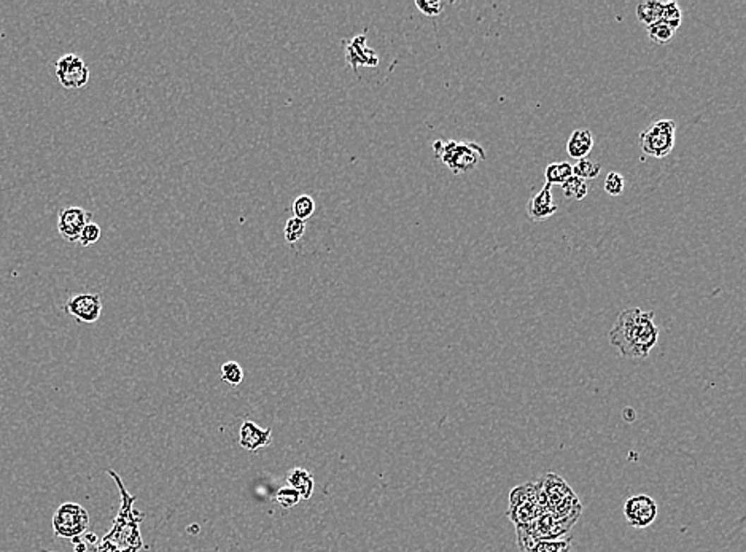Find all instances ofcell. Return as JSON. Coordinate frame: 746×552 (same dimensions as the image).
Returning a JSON list of instances; mask_svg holds the SVG:
<instances>
[{
	"mask_svg": "<svg viewBox=\"0 0 746 552\" xmlns=\"http://www.w3.org/2000/svg\"><path fill=\"white\" fill-rule=\"evenodd\" d=\"M551 185L546 183L537 196H533L527 204V214L533 221H543L551 219L557 212V204L552 200Z\"/></svg>",
	"mask_w": 746,
	"mask_h": 552,
	"instance_id": "4fadbf2b",
	"label": "cell"
},
{
	"mask_svg": "<svg viewBox=\"0 0 746 552\" xmlns=\"http://www.w3.org/2000/svg\"><path fill=\"white\" fill-rule=\"evenodd\" d=\"M659 508L649 495H635L625 501L624 516L633 529H646L657 517Z\"/></svg>",
	"mask_w": 746,
	"mask_h": 552,
	"instance_id": "ba28073f",
	"label": "cell"
},
{
	"mask_svg": "<svg viewBox=\"0 0 746 552\" xmlns=\"http://www.w3.org/2000/svg\"><path fill=\"white\" fill-rule=\"evenodd\" d=\"M541 490H543L546 510L557 519L576 520L580 519L582 506L577 500L573 490L565 482L561 476L554 473H546L539 481Z\"/></svg>",
	"mask_w": 746,
	"mask_h": 552,
	"instance_id": "3957f363",
	"label": "cell"
},
{
	"mask_svg": "<svg viewBox=\"0 0 746 552\" xmlns=\"http://www.w3.org/2000/svg\"><path fill=\"white\" fill-rule=\"evenodd\" d=\"M66 312L83 324H94L102 314V298L99 293H80L66 304Z\"/></svg>",
	"mask_w": 746,
	"mask_h": 552,
	"instance_id": "9c48e42d",
	"label": "cell"
},
{
	"mask_svg": "<svg viewBox=\"0 0 746 552\" xmlns=\"http://www.w3.org/2000/svg\"><path fill=\"white\" fill-rule=\"evenodd\" d=\"M366 35H355L346 47V61L347 66L353 70H358V67H376L379 64V56L374 49L368 47L366 43Z\"/></svg>",
	"mask_w": 746,
	"mask_h": 552,
	"instance_id": "8fae6325",
	"label": "cell"
},
{
	"mask_svg": "<svg viewBox=\"0 0 746 552\" xmlns=\"http://www.w3.org/2000/svg\"><path fill=\"white\" fill-rule=\"evenodd\" d=\"M661 21L664 24H667V26L671 30H675V32H676L678 27L681 26V21H683V11L680 8V5H678L676 2L664 4Z\"/></svg>",
	"mask_w": 746,
	"mask_h": 552,
	"instance_id": "cb8c5ba5",
	"label": "cell"
},
{
	"mask_svg": "<svg viewBox=\"0 0 746 552\" xmlns=\"http://www.w3.org/2000/svg\"><path fill=\"white\" fill-rule=\"evenodd\" d=\"M99 239H101V226H99L97 223L90 221L88 225L82 229V233H80L78 242L83 247H90L94 245Z\"/></svg>",
	"mask_w": 746,
	"mask_h": 552,
	"instance_id": "f1b7e54d",
	"label": "cell"
},
{
	"mask_svg": "<svg viewBox=\"0 0 746 552\" xmlns=\"http://www.w3.org/2000/svg\"><path fill=\"white\" fill-rule=\"evenodd\" d=\"M72 543H73V551H75V552H88L90 546L83 539V535L72 538Z\"/></svg>",
	"mask_w": 746,
	"mask_h": 552,
	"instance_id": "4dcf8cb0",
	"label": "cell"
},
{
	"mask_svg": "<svg viewBox=\"0 0 746 552\" xmlns=\"http://www.w3.org/2000/svg\"><path fill=\"white\" fill-rule=\"evenodd\" d=\"M109 473L116 481L118 487H120L121 490L123 506H121V513L118 514V517L115 519L114 529H111L109 535L104 538V541L115 546V548L120 552H139L142 549V546H144V543H142V538L139 535V522L144 516L134 519V516H137L139 514L133 508L134 497L126 492V489H124L120 476H116L115 471H109Z\"/></svg>",
	"mask_w": 746,
	"mask_h": 552,
	"instance_id": "7a4b0ae2",
	"label": "cell"
},
{
	"mask_svg": "<svg viewBox=\"0 0 746 552\" xmlns=\"http://www.w3.org/2000/svg\"><path fill=\"white\" fill-rule=\"evenodd\" d=\"M561 187H562L565 197H568V200H573V201H582L584 197L587 196V191H589L587 182H584V180L577 178L575 176H571L567 182L561 185Z\"/></svg>",
	"mask_w": 746,
	"mask_h": 552,
	"instance_id": "ffe728a7",
	"label": "cell"
},
{
	"mask_svg": "<svg viewBox=\"0 0 746 552\" xmlns=\"http://www.w3.org/2000/svg\"><path fill=\"white\" fill-rule=\"evenodd\" d=\"M88 511L82 505L72 503V501L62 503L53 516V532L59 538L72 539L75 536H82L88 530Z\"/></svg>",
	"mask_w": 746,
	"mask_h": 552,
	"instance_id": "8992f818",
	"label": "cell"
},
{
	"mask_svg": "<svg viewBox=\"0 0 746 552\" xmlns=\"http://www.w3.org/2000/svg\"><path fill=\"white\" fill-rule=\"evenodd\" d=\"M594 147V135L589 129H575L567 142V152L571 158L584 159Z\"/></svg>",
	"mask_w": 746,
	"mask_h": 552,
	"instance_id": "5bb4252c",
	"label": "cell"
},
{
	"mask_svg": "<svg viewBox=\"0 0 746 552\" xmlns=\"http://www.w3.org/2000/svg\"><path fill=\"white\" fill-rule=\"evenodd\" d=\"M220 374H221L223 382L228 384V386H231V387L240 386L242 381H244V377H245L244 368H242V366L238 362L223 363L221 368H220Z\"/></svg>",
	"mask_w": 746,
	"mask_h": 552,
	"instance_id": "44dd1931",
	"label": "cell"
},
{
	"mask_svg": "<svg viewBox=\"0 0 746 552\" xmlns=\"http://www.w3.org/2000/svg\"><path fill=\"white\" fill-rule=\"evenodd\" d=\"M287 482L290 487H293L298 493L301 495V500H309L314 493V476L304 468L291 470L287 476Z\"/></svg>",
	"mask_w": 746,
	"mask_h": 552,
	"instance_id": "9a60e30c",
	"label": "cell"
},
{
	"mask_svg": "<svg viewBox=\"0 0 746 552\" xmlns=\"http://www.w3.org/2000/svg\"><path fill=\"white\" fill-rule=\"evenodd\" d=\"M415 7H417L425 16H439L441 11L444 8L443 2L438 0H415Z\"/></svg>",
	"mask_w": 746,
	"mask_h": 552,
	"instance_id": "f546056e",
	"label": "cell"
},
{
	"mask_svg": "<svg viewBox=\"0 0 746 552\" xmlns=\"http://www.w3.org/2000/svg\"><path fill=\"white\" fill-rule=\"evenodd\" d=\"M91 212L77 206L62 209L58 216V231L67 242H78L80 233L91 221Z\"/></svg>",
	"mask_w": 746,
	"mask_h": 552,
	"instance_id": "30bf717a",
	"label": "cell"
},
{
	"mask_svg": "<svg viewBox=\"0 0 746 552\" xmlns=\"http://www.w3.org/2000/svg\"><path fill=\"white\" fill-rule=\"evenodd\" d=\"M573 536L567 535L557 539H539L528 544L522 552H570Z\"/></svg>",
	"mask_w": 746,
	"mask_h": 552,
	"instance_id": "2e32d148",
	"label": "cell"
},
{
	"mask_svg": "<svg viewBox=\"0 0 746 552\" xmlns=\"http://www.w3.org/2000/svg\"><path fill=\"white\" fill-rule=\"evenodd\" d=\"M537 489H538V482L524 484V486L514 487L511 495H509V511L518 510V508L527 503V501L530 500L534 493H537Z\"/></svg>",
	"mask_w": 746,
	"mask_h": 552,
	"instance_id": "d6986e66",
	"label": "cell"
},
{
	"mask_svg": "<svg viewBox=\"0 0 746 552\" xmlns=\"http://www.w3.org/2000/svg\"><path fill=\"white\" fill-rule=\"evenodd\" d=\"M675 135L676 123L673 120H659L640 134V145L648 157L665 158L673 150Z\"/></svg>",
	"mask_w": 746,
	"mask_h": 552,
	"instance_id": "5b68a950",
	"label": "cell"
},
{
	"mask_svg": "<svg viewBox=\"0 0 746 552\" xmlns=\"http://www.w3.org/2000/svg\"><path fill=\"white\" fill-rule=\"evenodd\" d=\"M624 177L618 172H609L605 180V191L609 196H620L624 193Z\"/></svg>",
	"mask_w": 746,
	"mask_h": 552,
	"instance_id": "83f0119b",
	"label": "cell"
},
{
	"mask_svg": "<svg viewBox=\"0 0 746 552\" xmlns=\"http://www.w3.org/2000/svg\"><path fill=\"white\" fill-rule=\"evenodd\" d=\"M56 77L66 90H80L90 82V69L75 53H67L56 61Z\"/></svg>",
	"mask_w": 746,
	"mask_h": 552,
	"instance_id": "52a82bcc",
	"label": "cell"
},
{
	"mask_svg": "<svg viewBox=\"0 0 746 552\" xmlns=\"http://www.w3.org/2000/svg\"><path fill=\"white\" fill-rule=\"evenodd\" d=\"M657 341L659 328L654 324V312H644L640 307L620 312L609 331V343L627 358L648 357Z\"/></svg>",
	"mask_w": 746,
	"mask_h": 552,
	"instance_id": "6da1fadb",
	"label": "cell"
},
{
	"mask_svg": "<svg viewBox=\"0 0 746 552\" xmlns=\"http://www.w3.org/2000/svg\"><path fill=\"white\" fill-rule=\"evenodd\" d=\"M304 233H306V221L298 220L295 219V216H291V219H288L287 223H285L283 238L288 242V244H295V242L300 240L304 235Z\"/></svg>",
	"mask_w": 746,
	"mask_h": 552,
	"instance_id": "484cf974",
	"label": "cell"
},
{
	"mask_svg": "<svg viewBox=\"0 0 746 552\" xmlns=\"http://www.w3.org/2000/svg\"><path fill=\"white\" fill-rule=\"evenodd\" d=\"M573 176V164H570L568 161H561V163H551L544 171L546 183L552 185H563L567 180Z\"/></svg>",
	"mask_w": 746,
	"mask_h": 552,
	"instance_id": "e0dca14e",
	"label": "cell"
},
{
	"mask_svg": "<svg viewBox=\"0 0 746 552\" xmlns=\"http://www.w3.org/2000/svg\"><path fill=\"white\" fill-rule=\"evenodd\" d=\"M646 30H648L651 42L657 43V45H667V43L673 40V35H675V30H671L667 24H664L662 21L652 24V26H648Z\"/></svg>",
	"mask_w": 746,
	"mask_h": 552,
	"instance_id": "d4e9b609",
	"label": "cell"
},
{
	"mask_svg": "<svg viewBox=\"0 0 746 552\" xmlns=\"http://www.w3.org/2000/svg\"><path fill=\"white\" fill-rule=\"evenodd\" d=\"M49 552H53V551H49Z\"/></svg>",
	"mask_w": 746,
	"mask_h": 552,
	"instance_id": "1f68e13d",
	"label": "cell"
},
{
	"mask_svg": "<svg viewBox=\"0 0 746 552\" xmlns=\"http://www.w3.org/2000/svg\"><path fill=\"white\" fill-rule=\"evenodd\" d=\"M600 172H601V166L599 163H594V161H590L587 158L580 159L573 166V176L584 180V182H587V180L597 178V177L600 176Z\"/></svg>",
	"mask_w": 746,
	"mask_h": 552,
	"instance_id": "7402d4cb",
	"label": "cell"
},
{
	"mask_svg": "<svg viewBox=\"0 0 746 552\" xmlns=\"http://www.w3.org/2000/svg\"><path fill=\"white\" fill-rule=\"evenodd\" d=\"M662 8H664V4L657 2V0H648V2L640 4L638 8H637L638 21L642 23V24H644L646 27L652 26V24H656V23L661 21Z\"/></svg>",
	"mask_w": 746,
	"mask_h": 552,
	"instance_id": "ac0fdd59",
	"label": "cell"
},
{
	"mask_svg": "<svg viewBox=\"0 0 746 552\" xmlns=\"http://www.w3.org/2000/svg\"><path fill=\"white\" fill-rule=\"evenodd\" d=\"M433 150L453 173L471 171L479 161L486 159L484 148L476 142H455L439 139L433 144Z\"/></svg>",
	"mask_w": 746,
	"mask_h": 552,
	"instance_id": "277c9868",
	"label": "cell"
},
{
	"mask_svg": "<svg viewBox=\"0 0 746 552\" xmlns=\"http://www.w3.org/2000/svg\"><path fill=\"white\" fill-rule=\"evenodd\" d=\"M272 441L271 428H261L252 420H245L239 430V444L247 450L267 448Z\"/></svg>",
	"mask_w": 746,
	"mask_h": 552,
	"instance_id": "7c38bea8",
	"label": "cell"
},
{
	"mask_svg": "<svg viewBox=\"0 0 746 552\" xmlns=\"http://www.w3.org/2000/svg\"><path fill=\"white\" fill-rule=\"evenodd\" d=\"M314 212H315V201L312 200V196L301 195V196H298L296 200L293 201V215H295V219L306 221V220L310 219V216L314 215Z\"/></svg>",
	"mask_w": 746,
	"mask_h": 552,
	"instance_id": "603a6c76",
	"label": "cell"
},
{
	"mask_svg": "<svg viewBox=\"0 0 746 552\" xmlns=\"http://www.w3.org/2000/svg\"><path fill=\"white\" fill-rule=\"evenodd\" d=\"M300 501H301V495L290 486L279 489V492L276 493V503L281 506L282 510H290V508L296 506Z\"/></svg>",
	"mask_w": 746,
	"mask_h": 552,
	"instance_id": "4316f807",
	"label": "cell"
}]
</instances>
